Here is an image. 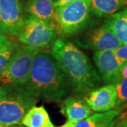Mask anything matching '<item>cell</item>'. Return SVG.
Instances as JSON below:
<instances>
[{"mask_svg":"<svg viewBox=\"0 0 127 127\" xmlns=\"http://www.w3.org/2000/svg\"><path fill=\"white\" fill-rule=\"evenodd\" d=\"M24 88L32 96L49 101L64 99L73 89L72 84L51 52L39 50Z\"/></svg>","mask_w":127,"mask_h":127,"instance_id":"6da1fadb","label":"cell"},{"mask_svg":"<svg viewBox=\"0 0 127 127\" xmlns=\"http://www.w3.org/2000/svg\"><path fill=\"white\" fill-rule=\"evenodd\" d=\"M51 54L68 76L78 96L87 95L100 86V76L89 58L71 42L56 40Z\"/></svg>","mask_w":127,"mask_h":127,"instance_id":"7a4b0ae2","label":"cell"},{"mask_svg":"<svg viewBox=\"0 0 127 127\" xmlns=\"http://www.w3.org/2000/svg\"><path fill=\"white\" fill-rule=\"evenodd\" d=\"M36 102V97L23 86L3 85L0 87V127L21 123L25 115Z\"/></svg>","mask_w":127,"mask_h":127,"instance_id":"3957f363","label":"cell"},{"mask_svg":"<svg viewBox=\"0 0 127 127\" xmlns=\"http://www.w3.org/2000/svg\"><path fill=\"white\" fill-rule=\"evenodd\" d=\"M91 0H75L56 8L55 27L65 36H72L86 26L90 16Z\"/></svg>","mask_w":127,"mask_h":127,"instance_id":"277c9868","label":"cell"},{"mask_svg":"<svg viewBox=\"0 0 127 127\" xmlns=\"http://www.w3.org/2000/svg\"><path fill=\"white\" fill-rule=\"evenodd\" d=\"M39 50L38 48L27 45L19 47L1 74L0 83L3 85L24 86L29 78L33 61Z\"/></svg>","mask_w":127,"mask_h":127,"instance_id":"5b68a950","label":"cell"},{"mask_svg":"<svg viewBox=\"0 0 127 127\" xmlns=\"http://www.w3.org/2000/svg\"><path fill=\"white\" fill-rule=\"evenodd\" d=\"M57 37L55 24L28 16L24 19L18 40L23 44L36 48L45 47L53 44Z\"/></svg>","mask_w":127,"mask_h":127,"instance_id":"8992f818","label":"cell"},{"mask_svg":"<svg viewBox=\"0 0 127 127\" xmlns=\"http://www.w3.org/2000/svg\"><path fill=\"white\" fill-rule=\"evenodd\" d=\"M23 25L21 3L18 0H0V33L18 36Z\"/></svg>","mask_w":127,"mask_h":127,"instance_id":"52a82bcc","label":"cell"},{"mask_svg":"<svg viewBox=\"0 0 127 127\" xmlns=\"http://www.w3.org/2000/svg\"><path fill=\"white\" fill-rule=\"evenodd\" d=\"M93 59L104 83L115 84L121 79V71L125 62L119 59L114 51L95 52Z\"/></svg>","mask_w":127,"mask_h":127,"instance_id":"ba28073f","label":"cell"},{"mask_svg":"<svg viewBox=\"0 0 127 127\" xmlns=\"http://www.w3.org/2000/svg\"><path fill=\"white\" fill-rule=\"evenodd\" d=\"M89 107L94 112H104L114 108L117 95L114 84H108L90 92L84 97Z\"/></svg>","mask_w":127,"mask_h":127,"instance_id":"9c48e42d","label":"cell"},{"mask_svg":"<svg viewBox=\"0 0 127 127\" xmlns=\"http://www.w3.org/2000/svg\"><path fill=\"white\" fill-rule=\"evenodd\" d=\"M86 47L91 48L95 52L117 50L122 44L105 24L91 31L85 38Z\"/></svg>","mask_w":127,"mask_h":127,"instance_id":"30bf717a","label":"cell"},{"mask_svg":"<svg viewBox=\"0 0 127 127\" xmlns=\"http://www.w3.org/2000/svg\"><path fill=\"white\" fill-rule=\"evenodd\" d=\"M62 112L67 117L68 124H75L88 118L92 114V109L84 99L79 96L69 97L62 104Z\"/></svg>","mask_w":127,"mask_h":127,"instance_id":"8fae6325","label":"cell"},{"mask_svg":"<svg viewBox=\"0 0 127 127\" xmlns=\"http://www.w3.org/2000/svg\"><path fill=\"white\" fill-rule=\"evenodd\" d=\"M120 118L117 110L91 114L88 118L74 124V127H114Z\"/></svg>","mask_w":127,"mask_h":127,"instance_id":"7c38bea8","label":"cell"},{"mask_svg":"<svg viewBox=\"0 0 127 127\" xmlns=\"http://www.w3.org/2000/svg\"><path fill=\"white\" fill-rule=\"evenodd\" d=\"M55 10L53 0H30L26 6V11L31 16L48 23L55 18Z\"/></svg>","mask_w":127,"mask_h":127,"instance_id":"4fadbf2b","label":"cell"},{"mask_svg":"<svg viewBox=\"0 0 127 127\" xmlns=\"http://www.w3.org/2000/svg\"><path fill=\"white\" fill-rule=\"evenodd\" d=\"M104 24L122 45L127 44V8L110 15Z\"/></svg>","mask_w":127,"mask_h":127,"instance_id":"5bb4252c","label":"cell"},{"mask_svg":"<svg viewBox=\"0 0 127 127\" xmlns=\"http://www.w3.org/2000/svg\"><path fill=\"white\" fill-rule=\"evenodd\" d=\"M22 124L26 127H55L43 106H34L25 115Z\"/></svg>","mask_w":127,"mask_h":127,"instance_id":"9a60e30c","label":"cell"},{"mask_svg":"<svg viewBox=\"0 0 127 127\" xmlns=\"http://www.w3.org/2000/svg\"><path fill=\"white\" fill-rule=\"evenodd\" d=\"M127 5V0H91V11L97 17L112 15Z\"/></svg>","mask_w":127,"mask_h":127,"instance_id":"2e32d148","label":"cell"},{"mask_svg":"<svg viewBox=\"0 0 127 127\" xmlns=\"http://www.w3.org/2000/svg\"><path fill=\"white\" fill-rule=\"evenodd\" d=\"M19 47L20 46L18 43L11 42L10 45L4 50L0 52V76L6 68L9 61L17 52Z\"/></svg>","mask_w":127,"mask_h":127,"instance_id":"e0dca14e","label":"cell"},{"mask_svg":"<svg viewBox=\"0 0 127 127\" xmlns=\"http://www.w3.org/2000/svg\"><path fill=\"white\" fill-rule=\"evenodd\" d=\"M117 102L116 106L127 102V78H121L115 84Z\"/></svg>","mask_w":127,"mask_h":127,"instance_id":"ac0fdd59","label":"cell"},{"mask_svg":"<svg viewBox=\"0 0 127 127\" xmlns=\"http://www.w3.org/2000/svg\"><path fill=\"white\" fill-rule=\"evenodd\" d=\"M114 52L120 60L124 62H127V44L120 46L117 50H114Z\"/></svg>","mask_w":127,"mask_h":127,"instance_id":"d6986e66","label":"cell"},{"mask_svg":"<svg viewBox=\"0 0 127 127\" xmlns=\"http://www.w3.org/2000/svg\"><path fill=\"white\" fill-rule=\"evenodd\" d=\"M11 41L6 35L0 33V52L4 50L10 45Z\"/></svg>","mask_w":127,"mask_h":127,"instance_id":"ffe728a7","label":"cell"},{"mask_svg":"<svg viewBox=\"0 0 127 127\" xmlns=\"http://www.w3.org/2000/svg\"><path fill=\"white\" fill-rule=\"evenodd\" d=\"M75 0H57V1L55 2V8H58L60 6H62L66 4H68L69 3H71L74 1Z\"/></svg>","mask_w":127,"mask_h":127,"instance_id":"44dd1931","label":"cell"},{"mask_svg":"<svg viewBox=\"0 0 127 127\" xmlns=\"http://www.w3.org/2000/svg\"><path fill=\"white\" fill-rule=\"evenodd\" d=\"M121 78H127V62L124 64L121 71Z\"/></svg>","mask_w":127,"mask_h":127,"instance_id":"7402d4cb","label":"cell"},{"mask_svg":"<svg viewBox=\"0 0 127 127\" xmlns=\"http://www.w3.org/2000/svg\"><path fill=\"white\" fill-rule=\"evenodd\" d=\"M61 127H74V124H68V123H66L64 125L62 126Z\"/></svg>","mask_w":127,"mask_h":127,"instance_id":"603a6c76","label":"cell"},{"mask_svg":"<svg viewBox=\"0 0 127 127\" xmlns=\"http://www.w3.org/2000/svg\"><path fill=\"white\" fill-rule=\"evenodd\" d=\"M54 1H55H55H57V0H54Z\"/></svg>","mask_w":127,"mask_h":127,"instance_id":"cb8c5ba5","label":"cell"},{"mask_svg":"<svg viewBox=\"0 0 127 127\" xmlns=\"http://www.w3.org/2000/svg\"></svg>","mask_w":127,"mask_h":127,"instance_id":"d4e9b609","label":"cell"},{"mask_svg":"<svg viewBox=\"0 0 127 127\" xmlns=\"http://www.w3.org/2000/svg\"></svg>","mask_w":127,"mask_h":127,"instance_id":"484cf974","label":"cell"}]
</instances>
